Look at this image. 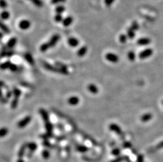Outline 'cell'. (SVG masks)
I'll list each match as a JSON object with an SVG mask.
<instances>
[{
    "mask_svg": "<svg viewBox=\"0 0 163 162\" xmlns=\"http://www.w3.org/2000/svg\"><path fill=\"white\" fill-rule=\"evenodd\" d=\"M42 156L43 157V158L47 159H48L50 156V152L48 150H45L42 152Z\"/></svg>",
    "mask_w": 163,
    "mask_h": 162,
    "instance_id": "cell-38",
    "label": "cell"
},
{
    "mask_svg": "<svg viewBox=\"0 0 163 162\" xmlns=\"http://www.w3.org/2000/svg\"><path fill=\"white\" fill-rule=\"evenodd\" d=\"M31 2L38 7H41L43 6V2L42 0H31Z\"/></svg>",
    "mask_w": 163,
    "mask_h": 162,
    "instance_id": "cell-30",
    "label": "cell"
},
{
    "mask_svg": "<svg viewBox=\"0 0 163 162\" xmlns=\"http://www.w3.org/2000/svg\"><path fill=\"white\" fill-rule=\"evenodd\" d=\"M120 153V151L118 149H114L113 151H112V154L114 155L117 156L118 155H119Z\"/></svg>",
    "mask_w": 163,
    "mask_h": 162,
    "instance_id": "cell-45",
    "label": "cell"
},
{
    "mask_svg": "<svg viewBox=\"0 0 163 162\" xmlns=\"http://www.w3.org/2000/svg\"><path fill=\"white\" fill-rule=\"evenodd\" d=\"M15 52L14 51H13L12 49H10L9 51H8V53H7V57L8 58H11L13 55L14 54Z\"/></svg>",
    "mask_w": 163,
    "mask_h": 162,
    "instance_id": "cell-43",
    "label": "cell"
},
{
    "mask_svg": "<svg viewBox=\"0 0 163 162\" xmlns=\"http://www.w3.org/2000/svg\"><path fill=\"white\" fill-rule=\"evenodd\" d=\"M151 40L150 38L144 37L139 39L137 40V44L139 45H147L151 43Z\"/></svg>",
    "mask_w": 163,
    "mask_h": 162,
    "instance_id": "cell-14",
    "label": "cell"
},
{
    "mask_svg": "<svg viewBox=\"0 0 163 162\" xmlns=\"http://www.w3.org/2000/svg\"><path fill=\"white\" fill-rule=\"evenodd\" d=\"M8 100H9V99H8L6 97H5V98H3V97L2 94H1V102H2V103H4V104L7 103L8 102Z\"/></svg>",
    "mask_w": 163,
    "mask_h": 162,
    "instance_id": "cell-44",
    "label": "cell"
},
{
    "mask_svg": "<svg viewBox=\"0 0 163 162\" xmlns=\"http://www.w3.org/2000/svg\"><path fill=\"white\" fill-rule=\"evenodd\" d=\"M27 148V144H23L20 148L18 152V156L19 158H22L25 154V151Z\"/></svg>",
    "mask_w": 163,
    "mask_h": 162,
    "instance_id": "cell-20",
    "label": "cell"
},
{
    "mask_svg": "<svg viewBox=\"0 0 163 162\" xmlns=\"http://www.w3.org/2000/svg\"><path fill=\"white\" fill-rule=\"evenodd\" d=\"M128 37L130 39H132L135 36V31L132 30L130 28L128 29L127 30V34Z\"/></svg>",
    "mask_w": 163,
    "mask_h": 162,
    "instance_id": "cell-31",
    "label": "cell"
},
{
    "mask_svg": "<svg viewBox=\"0 0 163 162\" xmlns=\"http://www.w3.org/2000/svg\"><path fill=\"white\" fill-rule=\"evenodd\" d=\"M17 38L15 37H11L10 39H9V40L8 41L7 43H6V46L8 47V48L9 49H12L13 47H14L17 43Z\"/></svg>",
    "mask_w": 163,
    "mask_h": 162,
    "instance_id": "cell-9",
    "label": "cell"
},
{
    "mask_svg": "<svg viewBox=\"0 0 163 162\" xmlns=\"http://www.w3.org/2000/svg\"><path fill=\"white\" fill-rule=\"evenodd\" d=\"M12 91H13V96H14V98L19 99V98L21 95V93H22L21 91L17 87H14Z\"/></svg>",
    "mask_w": 163,
    "mask_h": 162,
    "instance_id": "cell-21",
    "label": "cell"
},
{
    "mask_svg": "<svg viewBox=\"0 0 163 162\" xmlns=\"http://www.w3.org/2000/svg\"><path fill=\"white\" fill-rule=\"evenodd\" d=\"M13 95V91H11L10 90L9 88L7 89L6 90V95H5V97L8 99H10L12 95Z\"/></svg>",
    "mask_w": 163,
    "mask_h": 162,
    "instance_id": "cell-39",
    "label": "cell"
},
{
    "mask_svg": "<svg viewBox=\"0 0 163 162\" xmlns=\"http://www.w3.org/2000/svg\"><path fill=\"white\" fill-rule=\"evenodd\" d=\"M65 7L62 5H58L56 9H55V11L57 14H61L63 13L65 11Z\"/></svg>",
    "mask_w": 163,
    "mask_h": 162,
    "instance_id": "cell-26",
    "label": "cell"
},
{
    "mask_svg": "<svg viewBox=\"0 0 163 162\" xmlns=\"http://www.w3.org/2000/svg\"><path fill=\"white\" fill-rule=\"evenodd\" d=\"M80 100L78 96H72L70 97L68 100V102L69 104L72 106H75L79 104Z\"/></svg>",
    "mask_w": 163,
    "mask_h": 162,
    "instance_id": "cell-11",
    "label": "cell"
},
{
    "mask_svg": "<svg viewBox=\"0 0 163 162\" xmlns=\"http://www.w3.org/2000/svg\"><path fill=\"white\" fill-rule=\"evenodd\" d=\"M27 148L30 150V152L33 153L38 148V145L34 142H30L27 144Z\"/></svg>",
    "mask_w": 163,
    "mask_h": 162,
    "instance_id": "cell-17",
    "label": "cell"
},
{
    "mask_svg": "<svg viewBox=\"0 0 163 162\" xmlns=\"http://www.w3.org/2000/svg\"><path fill=\"white\" fill-rule=\"evenodd\" d=\"M109 128L110 130L115 132L116 133L119 135L120 136H121L122 135H123V132H122L120 127L116 124H115V123L111 124L110 125H109Z\"/></svg>",
    "mask_w": 163,
    "mask_h": 162,
    "instance_id": "cell-8",
    "label": "cell"
},
{
    "mask_svg": "<svg viewBox=\"0 0 163 162\" xmlns=\"http://www.w3.org/2000/svg\"><path fill=\"white\" fill-rule=\"evenodd\" d=\"M11 64H12V63L10 61H7L6 62H4L2 63L1 64V70H5L9 69L10 66Z\"/></svg>",
    "mask_w": 163,
    "mask_h": 162,
    "instance_id": "cell-23",
    "label": "cell"
},
{
    "mask_svg": "<svg viewBox=\"0 0 163 162\" xmlns=\"http://www.w3.org/2000/svg\"></svg>",
    "mask_w": 163,
    "mask_h": 162,
    "instance_id": "cell-49",
    "label": "cell"
},
{
    "mask_svg": "<svg viewBox=\"0 0 163 162\" xmlns=\"http://www.w3.org/2000/svg\"><path fill=\"white\" fill-rule=\"evenodd\" d=\"M19 28L23 30L29 29L31 26V23L28 20H22L19 24Z\"/></svg>",
    "mask_w": 163,
    "mask_h": 162,
    "instance_id": "cell-6",
    "label": "cell"
},
{
    "mask_svg": "<svg viewBox=\"0 0 163 162\" xmlns=\"http://www.w3.org/2000/svg\"><path fill=\"white\" fill-rule=\"evenodd\" d=\"M10 13L7 11H3L2 12L1 17V19L3 20H8L10 18Z\"/></svg>",
    "mask_w": 163,
    "mask_h": 162,
    "instance_id": "cell-28",
    "label": "cell"
},
{
    "mask_svg": "<svg viewBox=\"0 0 163 162\" xmlns=\"http://www.w3.org/2000/svg\"><path fill=\"white\" fill-rule=\"evenodd\" d=\"M60 39V36L58 34H55L53 35L49 39L48 43L50 48H52L55 46L59 40Z\"/></svg>",
    "mask_w": 163,
    "mask_h": 162,
    "instance_id": "cell-3",
    "label": "cell"
},
{
    "mask_svg": "<svg viewBox=\"0 0 163 162\" xmlns=\"http://www.w3.org/2000/svg\"><path fill=\"white\" fill-rule=\"evenodd\" d=\"M8 133V129L6 127H3L0 131V136L1 137L5 136Z\"/></svg>",
    "mask_w": 163,
    "mask_h": 162,
    "instance_id": "cell-36",
    "label": "cell"
},
{
    "mask_svg": "<svg viewBox=\"0 0 163 162\" xmlns=\"http://www.w3.org/2000/svg\"><path fill=\"white\" fill-rule=\"evenodd\" d=\"M66 0H51V3L52 4H57L65 2Z\"/></svg>",
    "mask_w": 163,
    "mask_h": 162,
    "instance_id": "cell-41",
    "label": "cell"
},
{
    "mask_svg": "<svg viewBox=\"0 0 163 162\" xmlns=\"http://www.w3.org/2000/svg\"><path fill=\"white\" fill-rule=\"evenodd\" d=\"M19 99L14 98L13 99V100L12 101L11 103V107L12 109L14 110L18 107V104H19Z\"/></svg>",
    "mask_w": 163,
    "mask_h": 162,
    "instance_id": "cell-25",
    "label": "cell"
},
{
    "mask_svg": "<svg viewBox=\"0 0 163 162\" xmlns=\"http://www.w3.org/2000/svg\"><path fill=\"white\" fill-rule=\"evenodd\" d=\"M54 20L57 23H60L62 22L63 19L61 14H57L56 13V15L54 17Z\"/></svg>",
    "mask_w": 163,
    "mask_h": 162,
    "instance_id": "cell-32",
    "label": "cell"
},
{
    "mask_svg": "<svg viewBox=\"0 0 163 162\" xmlns=\"http://www.w3.org/2000/svg\"><path fill=\"white\" fill-rule=\"evenodd\" d=\"M68 43L69 46H70L71 47H75L78 46L79 44V41L77 38L71 37L68 39Z\"/></svg>",
    "mask_w": 163,
    "mask_h": 162,
    "instance_id": "cell-10",
    "label": "cell"
},
{
    "mask_svg": "<svg viewBox=\"0 0 163 162\" xmlns=\"http://www.w3.org/2000/svg\"><path fill=\"white\" fill-rule=\"evenodd\" d=\"M42 64L45 68L49 71L59 73L64 75H68L69 73L68 70V69L61 68V67H59L57 66H55L45 61L42 62Z\"/></svg>",
    "mask_w": 163,
    "mask_h": 162,
    "instance_id": "cell-1",
    "label": "cell"
},
{
    "mask_svg": "<svg viewBox=\"0 0 163 162\" xmlns=\"http://www.w3.org/2000/svg\"><path fill=\"white\" fill-rule=\"evenodd\" d=\"M24 59L25 60V61L28 62L30 65L33 66L34 65V61L33 58L32 56L31 55V54H30L29 53H25L24 55Z\"/></svg>",
    "mask_w": 163,
    "mask_h": 162,
    "instance_id": "cell-13",
    "label": "cell"
},
{
    "mask_svg": "<svg viewBox=\"0 0 163 162\" xmlns=\"http://www.w3.org/2000/svg\"><path fill=\"white\" fill-rule=\"evenodd\" d=\"M3 33H2V32H1V39L3 38Z\"/></svg>",
    "mask_w": 163,
    "mask_h": 162,
    "instance_id": "cell-47",
    "label": "cell"
},
{
    "mask_svg": "<svg viewBox=\"0 0 163 162\" xmlns=\"http://www.w3.org/2000/svg\"><path fill=\"white\" fill-rule=\"evenodd\" d=\"M19 69L18 66L14 63H12L10 66L9 70L12 72H16Z\"/></svg>",
    "mask_w": 163,
    "mask_h": 162,
    "instance_id": "cell-37",
    "label": "cell"
},
{
    "mask_svg": "<svg viewBox=\"0 0 163 162\" xmlns=\"http://www.w3.org/2000/svg\"><path fill=\"white\" fill-rule=\"evenodd\" d=\"M0 27L1 29L2 30V31L5 33V34H9L10 33V30L9 28L7 26L6 24H5L3 22H1V24H0Z\"/></svg>",
    "mask_w": 163,
    "mask_h": 162,
    "instance_id": "cell-22",
    "label": "cell"
},
{
    "mask_svg": "<svg viewBox=\"0 0 163 162\" xmlns=\"http://www.w3.org/2000/svg\"><path fill=\"white\" fill-rule=\"evenodd\" d=\"M17 162H25L24 160L22 159V158H19L18 160H17Z\"/></svg>",
    "mask_w": 163,
    "mask_h": 162,
    "instance_id": "cell-46",
    "label": "cell"
},
{
    "mask_svg": "<svg viewBox=\"0 0 163 162\" xmlns=\"http://www.w3.org/2000/svg\"><path fill=\"white\" fill-rule=\"evenodd\" d=\"M73 18L71 16H68L63 19L62 23V25L65 27H68L70 26L73 22Z\"/></svg>",
    "mask_w": 163,
    "mask_h": 162,
    "instance_id": "cell-16",
    "label": "cell"
},
{
    "mask_svg": "<svg viewBox=\"0 0 163 162\" xmlns=\"http://www.w3.org/2000/svg\"><path fill=\"white\" fill-rule=\"evenodd\" d=\"M153 118V115L151 113H146L142 115L141 117V120L143 122H146L150 120Z\"/></svg>",
    "mask_w": 163,
    "mask_h": 162,
    "instance_id": "cell-19",
    "label": "cell"
},
{
    "mask_svg": "<svg viewBox=\"0 0 163 162\" xmlns=\"http://www.w3.org/2000/svg\"><path fill=\"white\" fill-rule=\"evenodd\" d=\"M31 120H32L31 116L30 115H27L19 122L18 123L17 126L20 128H23L30 123Z\"/></svg>",
    "mask_w": 163,
    "mask_h": 162,
    "instance_id": "cell-2",
    "label": "cell"
},
{
    "mask_svg": "<svg viewBox=\"0 0 163 162\" xmlns=\"http://www.w3.org/2000/svg\"><path fill=\"white\" fill-rule=\"evenodd\" d=\"M45 127L46 128V130L47 131V132L48 133H53V125L51 122L50 121L48 122L45 123Z\"/></svg>",
    "mask_w": 163,
    "mask_h": 162,
    "instance_id": "cell-18",
    "label": "cell"
},
{
    "mask_svg": "<svg viewBox=\"0 0 163 162\" xmlns=\"http://www.w3.org/2000/svg\"><path fill=\"white\" fill-rule=\"evenodd\" d=\"M77 150L78 152H82V153H84V152H86L88 151V148L84 145H78L77 147Z\"/></svg>",
    "mask_w": 163,
    "mask_h": 162,
    "instance_id": "cell-27",
    "label": "cell"
},
{
    "mask_svg": "<svg viewBox=\"0 0 163 162\" xmlns=\"http://www.w3.org/2000/svg\"><path fill=\"white\" fill-rule=\"evenodd\" d=\"M128 36L127 35L122 34L119 36V41L122 43H125L127 40Z\"/></svg>",
    "mask_w": 163,
    "mask_h": 162,
    "instance_id": "cell-33",
    "label": "cell"
},
{
    "mask_svg": "<svg viewBox=\"0 0 163 162\" xmlns=\"http://www.w3.org/2000/svg\"><path fill=\"white\" fill-rule=\"evenodd\" d=\"M105 58L108 61L113 63H117L119 61L118 56L113 53H108L106 54Z\"/></svg>",
    "mask_w": 163,
    "mask_h": 162,
    "instance_id": "cell-4",
    "label": "cell"
},
{
    "mask_svg": "<svg viewBox=\"0 0 163 162\" xmlns=\"http://www.w3.org/2000/svg\"><path fill=\"white\" fill-rule=\"evenodd\" d=\"M87 89L91 93L93 94H96L98 93L99 90L98 87L93 83H91L89 84L87 86Z\"/></svg>",
    "mask_w": 163,
    "mask_h": 162,
    "instance_id": "cell-15",
    "label": "cell"
},
{
    "mask_svg": "<svg viewBox=\"0 0 163 162\" xmlns=\"http://www.w3.org/2000/svg\"><path fill=\"white\" fill-rule=\"evenodd\" d=\"M39 112L40 115L41 116L42 118L43 119L44 122H48L50 121V117H49V115L48 112L43 108L39 109Z\"/></svg>",
    "mask_w": 163,
    "mask_h": 162,
    "instance_id": "cell-7",
    "label": "cell"
},
{
    "mask_svg": "<svg viewBox=\"0 0 163 162\" xmlns=\"http://www.w3.org/2000/svg\"><path fill=\"white\" fill-rule=\"evenodd\" d=\"M153 54V50L151 48H147L142 52L139 54V58L141 59H145L150 57Z\"/></svg>",
    "mask_w": 163,
    "mask_h": 162,
    "instance_id": "cell-5",
    "label": "cell"
},
{
    "mask_svg": "<svg viewBox=\"0 0 163 162\" xmlns=\"http://www.w3.org/2000/svg\"><path fill=\"white\" fill-rule=\"evenodd\" d=\"M128 58L130 61L134 62L136 59L135 53L133 51H130L128 54Z\"/></svg>",
    "mask_w": 163,
    "mask_h": 162,
    "instance_id": "cell-34",
    "label": "cell"
},
{
    "mask_svg": "<svg viewBox=\"0 0 163 162\" xmlns=\"http://www.w3.org/2000/svg\"><path fill=\"white\" fill-rule=\"evenodd\" d=\"M162 105H163V100L162 101Z\"/></svg>",
    "mask_w": 163,
    "mask_h": 162,
    "instance_id": "cell-48",
    "label": "cell"
},
{
    "mask_svg": "<svg viewBox=\"0 0 163 162\" xmlns=\"http://www.w3.org/2000/svg\"><path fill=\"white\" fill-rule=\"evenodd\" d=\"M53 133H48L47 132L46 134H42V135H41V137L44 139L45 140H48V139L50 138H52L53 137Z\"/></svg>",
    "mask_w": 163,
    "mask_h": 162,
    "instance_id": "cell-29",
    "label": "cell"
},
{
    "mask_svg": "<svg viewBox=\"0 0 163 162\" xmlns=\"http://www.w3.org/2000/svg\"><path fill=\"white\" fill-rule=\"evenodd\" d=\"M87 51H88V48L86 46L84 45V46H81L77 51V55L80 58L83 57L86 54Z\"/></svg>",
    "mask_w": 163,
    "mask_h": 162,
    "instance_id": "cell-12",
    "label": "cell"
},
{
    "mask_svg": "<svg viewBox=\"0 0 163 162\" xmlns=\"http://www.w3.org/2000/svg\"><path fill=\"white\" fill-rule=\"evenodd\" d=\"M49 48H50V46L49 45L48 42L44 43L40 45V51L42 53H45V52H47V51H48V50Z\"/></svg>",
    "mask_w": 163,
    "mask_h": 162,
    "instance_id": "cell-24",
    "label": "cell"
},
{
    "mask_svg": "<svg viewBox=\"0 0 163 162\" xmlns=\"http://www.w3.org/2000/svg\"><path fill=\"white\" fill-rule=\"evenodd\" d=\"M115 1V0H104V3L107 6H110Z\"/></svg>",
    "mask_w": 163,
    "mask_h": 162,
    "instance_id": "cell-40",
    "label": "cell"
},
{
    "mask_svg": "<svg viewBox=\"0 0 163 162\" xmlns=\"http://www.w3.org/2000/svg\"><path fill=\"white\" fill-rule=\"evenodd\" d=\"M0 4H1V7L2 9H5L8 6V4L5 0H1Z\"/></svg>",
    "mask_w": 163,
    "mask_h": 162,
    "instance_id": "cell-42",
    "label": "cell"
},
{
    "mask_svg": "<svg viewBox=\"0 0 163 162\" xmlns=\"http://www.w3.org/2000/svg\"><path fill=\"white\" fill-rule=\"evenodd\" d=\"M130 28L132 30H133L134 31H137L139 29V25H138V23L136 21H134L132 23V24L131 25V26L130 27Z\"/></svg>",
    "mask_w": 163,
    "mask_h": 162,
    "instance_id": "cell-35",
    "label": "cell"
}]
</instances>
